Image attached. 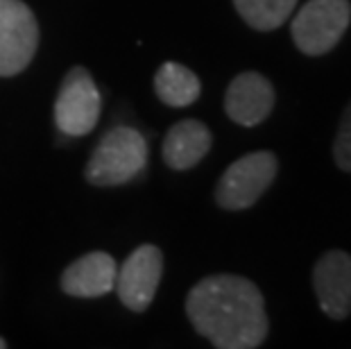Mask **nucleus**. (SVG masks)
Segmentation results:
<instances>
[{"mask_svg": "<svg viewBox=\"0 0 351 349\" xmlns=\"http://www.w3.org/2000/svg\"><path fill=\"white\" fill-rule=\"evenodd\" d=\"M186 315L199 336L218 349H254L267 338L263 295L238 274H213L191 288Z\"/></svg>", "mask_w": 351, "mask_h": 349, "instance_id": "nucleus-1", "label": "nucleus"}, {"mask_svg": "<svg viewBox=\"0 0 351 349\" xmlns=\"http://www.w3.org/2000/svg\"><path fill=\"white\" fill-rule=\"evenodd\" d=\"M147 166V143L138 130L118 125L100 139L88 159L86 180L93 186H121Z\"/></svg>", "mask_w": 351, "mask_h": 349, "instance_id": "nucleus-2", "label": "nucleus"}, {"mask_svg": "<svg viewBox=\"0 0 351 349\" xmlns=\"http://www.w3.org/2000/svg\"><path fill=\"white\" fill-rule=\"evenodd\" d=\"M351 23L349 0H308L295 14L290 34L295 46L308 57L326 55L338 46Z\"/></svg>", "mask_w": 351, "mask_h": 349, "instance_id": "nucleus-3", "label": "nucleus"}, {"mask_svg": "<svg viewBox=\"0 0 351 349\" xmlns=\"http://www.w3.org/2000/svg\"><path fill=\"white\" fill-rule=\"evenodd\" d=\"M276 157L272 152L245 154L222 173L215 186V202L227 211H243L256 204L276 177Z\"/></svg>", "mask_w": 351, "mask_h": 349, "instance_id": "nucleus-4", "label": "nucleus"}, {"mask_svg": "<svg viewBox=\"0 0 351 349\" xmlns=\"http://www.w3.org/2000/svg\"><path fill=\"white\" fill-rule=\"evenodd\" d=\"M102 109L100 91L91 73L75 66L66 73L55 102V123L66 136H86L98 125Z\"/></svg>", "mask_w": 351, "mask_h": 349, "instance_id": "nucleus-5", "label": "nucleus"}, {"mask_svg": "<svg viewBox=\"0 0 351 349\" xmlns=\"http://www.w3.org/2000/svg\"><path fill=\"white\" fill-rule=\"evenodd\" d=\"M39 46V25L23 0H0V77L23 73Z\"/></svg>", "mask_w": 351, "mask_h": 349, "instance_id": "nucleus-6", "label": "nucleus"}, {"mask_svg": "<svg viewBox=\"0 0 351 349\" xmlns=\"http://www.w3.org/2000/svg\"><path fill=\"white\" fill-rule=\"evenodd\" d=\"M163 274V256L156 245H141L125 258L116 274V293L127 309L145 311L152 304Z\"/></svg>", "mask_w": 351, "mask_h": 349, "instance_id": "nucleus-7", "label": "nucleus"}, {"mask_svg": "<svg viewBox=\"0 0 351 349\" xmlns=\"http://www.w3.org/2000/svg\"><path fill=\"white\" fill-rule=\"evenodd\" d=\"M319 309L333 320L351 315V254L342 250H328L313 270Z\"/></svg>", "mask_w": 351, "mask_h": 349, "instance_id": "nucleus-8", "label": "nucleus"}, {"mask_svg": "<svg viewBox=\"0 0 351 349\" xmlns=\"http://www.w3.org/2000/svg\"><path fill=\"white\" fill-rule=\"evenodd\" d=\"M274 107V86L261 73H241L231 80L225 93V111L243 128H256L270 116Z\"/></svg>", "mask_w": 351, "mask_h": 349, "instance_id": "nucleus-9", "label": "nucleus"}, {"mask_svg": "<svg viewBox=\"0 0 351 349\" xmlns=\"http://www.w3.org/2000/svg\"><path fill=\"white\" fill-rule=\"evenodd\" d=\"M118 265L107 252H88L73 261L62 274V291L71 297L93 300L114 291Z\"/></svg>", "mask_w": 351, "mask_h": 349, "instance_id": "nucleus-10", "label": "nucleus"}, {"mask_svg": "<svg viewBox=\"0 0 351 349\" xmlns=\"http://www.w3.org/2000/svg\"><path fill=\"white\" fill-rule=\"evenodd\" d=\"M211 143L213 136L204 123L193 118L179 121L163 139V159L173 170H189L206 157Z\"/></svg>", "mask_w": 351, "mask_h": 349, "instance_id": "nucleus-11", "label": "nucleus"}, {"mask_svg": "<svg viewBox=\"0 0 351 349\" xmlns=\"http://www.w3.org/2000/svg\"><path fill=\"white\" fill-rule=\"evenodd\" d=\"M154 91L163 105L189 107L199 98L202 84H199V77L191 69H186L182 64L168 62L156 71Z\"/></svg>", "mask_w": 351, "mask_h": 349, "instance_id": "nucleus-12", "label": "nucleus"}, {"mask_svg": "<svg viewBox=\"0 0 351 349\" xmlns=\"http://www.w3.org/2000/svg\"><path fill=\"white\" fill-rule=\"evenodd\" d=\"M297 0H234L243 21L258 32L281 27L293 14Z\"/></svg>", "mask_w": 351, "mask_h": 349, "instance_id": "nucleus-13", "label": "nucleus"}, {"mask_svg": "<svg viewBox=\"0 0 351 349\" xmlns=\"http://www.w3.org/2000/svg\"><path fill=\"white\" fill-rule=\"evenodd\" d=\"M333 159L338 163L340 170L351 173V102L347 105V109L342 111L340 128H338V134H335V143H333Z\"/></svg>", "mask_w": 351, "mask_h": 349, "instance_id": "nucleus-14", "label": "nucleus"}, {"mask_svg": "<svg viewBox=\"0 0 351 349\" xmlns=\"http://www.w3.org/2000/svg\"><path fill=\"white\" fill-rule=\"evenodd\" d=\"M5 347H7V343H5L3 338H0V349H5Z\"/></svg>", "mask_w": 351, "mask_h": 349, "instance_id": "nucleus-15", "label": "nucleus"}]
</instances>
